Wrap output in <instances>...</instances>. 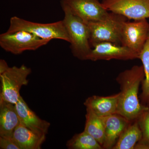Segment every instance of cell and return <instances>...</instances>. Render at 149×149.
<instances>
[{"mask_svg": "<svg viewBox=\"0 0 149 149\" xmlns=\"http://www.w3.org/2000/svg\"><path fill=\"white\" fill-rule=\"evenodd\" d=\"M144 76L143 65H136L120 72L116 78L120 89L118 113L131 122L138 119L149 109L141 104L138 96Z\"/></svg>", "mask_w": 149, "mask_h": 149, "instance_id": "cell-1", "label": "cell"}, {"mask_svg": "<svg viewBox=\"0 0 149 149\" xmlns=\"http://www.w3.org/2000/svg\"><path fill=\"white\" fill-rule=\"evenodd\" d=\"M61 5L64 12L63 20L69 36L72 54L78 59L87 60L92 49L88 24L73 15L66 6L63 4Z\"/></svg>", "mask_w": 149, "mask_h": 149, "instance_id": "cell-2", "label": "cell"}, {"mask_svg": "<svg viewBox=\"0 0 149 149\" xmlns=\"http://www.w3.org/2000/svg\"><path fill=\"white\" fill-rule=\"evenodd\" d=\"M18 31L30 32L49 42L54 39H58L70 42L69 36L63 20L52 23H41L28 21L18 17H12L6 32L13 33Z\"/></svg>", "mask_w": 149, "mask_h": 149, "instance_id": "cell-3", "label": "cell"}, {"mask_svg": "<svg viewBox=\"0 0 149 149\" xmlns=\"http://www.w3.org/2000/svg\"><path fill=\"white\" fill-rule=\"evenodd\" d=\"M127 19L123 15L111 12L106 19L87 22L92 48L97 44L104 42L121 45L123 25Z\"/></svg>", "mask_w": 149, "mask_h": 149, "instance_id": "cell-4", "label": "cell"}, {"mask_svg": "<svg viewBox=\"0 0 149 149\" xmlns=\"http://www.w3.org/2000/svg\"><path fill=\"white\" fill-rule=\"evenodd\" d=\"M31 72V68L22 65L20 67H9L6 71L0 74L1 86L0 99L15 104L21 96L20 89L28 84L27 78Z\"/></svg>", "mask_w": 149, "mask_h": 149, "instance_id": "cell-5", "label": "cell"}, {"mask_svg": "<svg viewBox=\"0 0 149 149\" xmlns=\"http://www.w3.org/2000/svg\"><path fill=\"white\" fill-rule=\"evenodd\" d=\"M49 41L41 39L30 32L18 31L0 35V46L13 54H20L27 51H35L46 45Z\"/></svg>", "mask_w": 149, "mask_h": 149, "instance_id": "cell-6", "label": "cell"}, {"mask_svg": "<svg viewBox=\"0 0 149 149\" xmlns=\"http://www.w3.org/2000/svg\"><path fill=\"white\" fill-rule=\"evenodd\" d=\"M149 35V23L146 19L126 20L123 25L120 44L140 55Z\"/></svg>", "mask_w": 149, "mask_h": 149, "instance_id": "cell-7", "label": "cell"}, {"mask_svg": "<svg viewBox=\"0 0 149 149\" xmlns=\"http://www.w3.org/2000/svg\"><path fill=\"white\" fill-rule=\"evenodd\" d=\"M104 8L129 19L149 18V0H102Z\"/></svg>", "mask_w": 149, "mask_h": 149, "instance_id": "cell-8", "label": "cell"}, {"mask_svg": "<svg viewBox=\"0 0 149 149\" xmlns=\"http://www.w3.org/2000/svg\"><path fill=\"white\" fill-rule=\"evenodd\" d=\"M61 4L87 23L104 20L110 14L99 0H61Z\"/></svg>", "mask_w": 149, "mask_h": 149, "instance_id": "cell-9", "label": "cell"}, {"mask_svg": "<svg viewBox=\"0 0 149 149\" xmlns=\"http://www.w3.org/2000/svg\"><path fill=\"white\" fill-rule=\"evenodd\" d=\"M140 55L127 47L109 42L97 44L92 48L87 60H132L139 58Z\"/></svg>", "mask_w": 149, "mask_h": 149, "instance_id": "cell-10", "label": "cell"}, {"mask_svg": "<svg viewBox=\"0 0 149 149\" xmlns=\"http://www.w3.org/2000/svg\"><path fill=\"white\" fill-rule=\"evenodd\" d=\"M15 105L20 123L43 137H46L50 126L49 122L40 118L27 105L22 96Z\"/></svg>", "mask_w": 149, "mask_h": 149, "instance_id": "cell-11", "label": "cell"}, {"mask_svg": "<svg viewBox=\"0 0 149 149\" xmlns=\"http://www.w3.org/2000/svg\"><path fill=\"white\" fill-rule=\"evenodd\" d=\"M102 118L105 129L103 148L113 149L122 133L132 122L117 113Z\"/></svg>", "mask_w": 149, "mask_h": 149, "instance_id": "cell-12", "label": "cell"}, {"mask_svg": "<svg viewBox=\"0 0 149 149\" xmlns=\"http://www.w3.org/2000/svg\"><path fill=\"white\" fill-rule=\"evenodd\" d=\"M119 93L109 96L93 95L85 100L84 104L98 116L105 117L118 113Z\"/></svg>", "mask_w": 149, "mask_h": 149, "instance_id": "cell-13", "label": "cell"}, {"mask_svg": "<svg viewBox=\"0 0 149 149\" xmlns=\"http://www.w3.org/2000/svg\"><path fill=\"white\" fill-rule=\"evenodd\" d=\"M19 123L15 105L0 99V137H12Z\"/></svg>", "mask_w": 149, "mask_h": 149, "instance_id": "cell-14", "label": "cell"}, {"mask_svg": "<svg viewBox=\"0 0 149 149\" xmlns=\"http://www.w3.org/2000/svg\"><path fill=\"white\" fill-rule=\"evenodd\" d=\"M13 138L20 149H40L46 137L40 136L19 123L14 131Z\"/></svg>", "mask_w": 149, "mask_h": 149, "instance_id": "cell-15", "label": "cell"}, {"mask_svg": "<svg viewBox=\"0 0 149 149\" xmlns=\"http://www.w3.org/2000/svg\"><path fill=\"white\" fill-rule=\"evenodd\" d=\"M142 137V131L137 119L123 131L113 149H134Z\"/></svg>", "mask_w": 149, "mask_h": 149, "instance_id": "cell-16", "label": "cell"}, {"mask_svg": "<svg viewBox=\"0 0 149 149\" xmlns=\"http://www.w3.org/2000/svg\"><path fill=\"white\" fill-rule=\"evenodd\" d=\"M86 121L84 130L93 136L102 147L104 139L103 120L90 109L86 108Z\"/></svg>", "mask_w": 149, "mask_h": 149, "instance_id": "cell-17", "label": "cell"}, {"mask_svg": "<svg viewBox=\"0 0 149 149\" xmlns=\"http://www.w3.org/2000/svg\"><path fill=\"white\" fill-rule=\"evenodd\" d=\"M143 63L144 78L142 81V92L140 102L143 106L149 108V35L143 48L140 54L139 58Z\"/></svg>", "mask_w": 149, "mask_h": 149, "instance_id": "cell-18", "label": "cell"}, {"mask_svg": "<svg viewBox=\"0 0 149 149\" xmlns=\"http://www.w3.org/2000/svg\"><path fill=\"white\" fill-rule=\"evenodd\" d=\"M66 146L69 149H103L95 139L85 130L74 135L68 141Z\"/></svg>", "mask_w": 149, "mask_h": 149, "instance_id": "cell-19", "label": "cell"}, {"mask_svg": "<svg viewBox=\"0 0 149 149\" xmlns=\"http://www.w3.org/2000/svg\"><path fill=\"white\" fill-rule=\"evenodd\" d=\"M138 120L142 137L135 146V149H149V109L143 112Z\"/></svg>", "mask_w": 149, "mask_h": 149, "instance_id": "cell-20", "label": "cell"}, {"mask_svg": "<svg viewBox=\"0 0 149 149\" xmlns=\"http://www.w3.org/2000/svg\"><path fill=\"white\" fill-rule=\"evenodd\" d=\"M0 149H20L13 137H0Z\"/></svg>", "mask_w": 149, "mask_h": 149, "instance_id": "cell-21", "label": "cell"}, {"mask_svg": "<svg viewBox=\"0 0 149 149\" xmlns=\"http://www.w3.org/2000/svg\"><path fill=\"white\" fill-rule=\"evenodd\" d=\"M9 68L5 60L1 59L0 60V74H2L6 71Z\"/></svg>", "mask_w": 149, "mask_h": 149, "instance_id": "cell-22", "label": "cell"}]
</instances>
